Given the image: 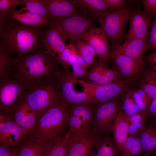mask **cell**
<instances>
[{
  "mask_svg": "<svg viewBox=\"0 0 156 156\" xmlns=\"http://www.w3.org/2000/svg\"><path fill=\"white\" fill-rule=\"evenodd\" d=\"M45 28L26 25L12 19L0 23V47L9 53L22 56L43 46Z\"/></svg>",
  "mask_w": 156,
  "mask_h": 156,
  "instance_id": "1",
  "label": "cell"
},
{
  "mask_svg": "<svg viewBox=\"0 0 156 156\" xmlns=\"http://www.w3.org/2000/svg\"><path fill=\"white\" fill-rule=\"evenodd\" d=\"M60 64L44 48L33 53L13 57L10 76L27 87L35 82L55 74Z\"/></svg>",
  "mask_w": 156,
  "mask_h": 156,
  "instance_id": "2",
  "label": "cell"
},
{
  "mask_svg": "<svg viewBox=\"0 0 156 156\" xmlns=\"http://www.w3.org/2000/svg\"><path fill=\"white\" fill-rule=\"evenodd\" d=\"M56 72L28 86L23 94L22 99L36 113L38 118L55 104L64 99L58 85Z\"/></svg>",
  "mask_w": 156,
  "mask_h": 156,
  "instance_id": "3",
  "label": "cell"
},
{
  "mask_svg": "<svg viewBox=\"0 0 156 156\" xmlns=\"http://www.w3.org/2000/svg\"><path fill=\"white\" fill-rule=\"evenodd\" d=\"M69 106L62 99L48 109L38 118L28 137L47 141L64 133L68 123Z\"/></svg>",
  "mask_w": 156,
  "mask_h": 156,
  "instance_id": "4",
  "label": "cell"
},
{
  "mask_svg": "<svg viewBox=\"0 0 156 156\" xmlns=\"http://www.w3.org/2000/svg\"><path fill=\"white\" fill-rule=\"evenodd\" d=\"M133 11L127 6L124 9L104 13L98 21L110 42V47L121 45L126 39L125 30Z\"/></svg>",
  "mask_w": 156,
  "mask_h": 156,
  "instance_id": "5",
  "label": "cell"
},
{
  "mask_svg": "<svg viewBox=\"0 0 156 156\" xmlns=\"http://www.w3.org/2000/svg\"><path fill=\"white\" fill-rule=\"evenodd\" d=\"M129 81L121 80L101 85L82 79H75L76 83L83 86V91L89 96L92 103H101L114 100L123 94L127 89Z\"/></svg>",
  "mask_w": 156,
  "mask_h": 156,
  "instance_id": "6",
  "label": "cell"
},
{
  "mask_svg": "<svg viewBox=\"0 0 156 156\" xmlns=\"http://www.w3.org/2000/svg\"><path fill=\"white\" fill-rule=\"evenodd\" d=\"M53 22L60 29L66 41L74 45L91 28L96 27L94 22L79 14L55 19Z\"/></svg>",
  "mask_w": 156,
  "mask_h": 156,
  "instance_id": "7",
  "label": "cell"
},
{
  "mask_svg": "<svg viewBox=\"0 0 156 156\" xmlns=\"http://www.w3.org/2000/svg\"><path fill=\"white\" fill-rule=\"evenodd\" d=\"M0 81L1 113L10 115L22 98L27 87L11 76Z\"/></svg>",
  "mask_w": 156,
  "mask_h": 156,
  "instance_id": "8",
  "label": "cell"
},
{
  "mask_svg": "<svg viewBox=\"0 0 156 156\" xmlns=\"http://www.w3.org/2000/svg\"><path fill=\"white\" fill-rule=\"evenodd\" d=\"M109 49L110 61L112 69L125 80L129 81L137 76L144 67L143 58H135L127 56L114 48Z\"/></svg>",
  "mask_w": 156,
  "mask_h": 156,
  "instance_id": "9",
  "label": "cell"
},
{
  "mask_svg": "<svg viewBox=\"0 0 156 156\" xmlns=\"http://www.w3.org/2000/svg\"><path fill=\"white\" fill-rule=\"evenodd\" d=\"M58 85L64 100L69 105L92 103L88 95L84 92H78L75 88V79L70 70L63 68L56 73Z\"/></svg>",
  "mask_w": 156,
  "mask_h": 156,
  "instance_id": "10",
  "label": "cell"
},
{
  "mask_svg": "<svg viewBox=\"0 0 156 156\" xmlns=\"http://www.w3.org/2000/svg\"><path fill=\"white\" fill-rule=\"evenodd\" d=\"M94 111L92 129L99 134L107 135L120 107L116 100H113L96 104Z\"/></svg>",
  "mask_w": 156,
  "mask_h": 156,
  "instance_id": "11",
  "label": "cell"
},
{
  "mask_svg": "<svg viewBox=\"0 0 156 156\" xmlns=\"http://www.w3.org/2000/svg\"><path fill=\"white\" fill-rule=\"evenodd\" d=\"M28 137L10 115L1 113L0 142L8 147L19 146Z\"/></svg>",
  "mask_w": 156,
  "mask_h": 156,
  "instance_id": "12",
  "label": "cell"
},
{
  "mask_svg": "<svg viewBox=\"0 0 156 156\" xmlns=\"http://www.w3.org/2000/svg\"><path fill=\"white\" fill-rule=\"evenodd\" d=\"M99 134L92 129L86 133L70 134L66 156H89Z\"/></svg>",
  "mask_w": 156,
  "mask_h": 156,
  "instance_id": "13",
  "label": "cell"
},
{
  "mask_svg": "<svg viewBox=\"0 0 156 156\" xmlns=\"http://www.w3.org/2000/svg\"><path fill=\"white\" fill-rule=\"evenodd\" d=\"M153 18L144 11H133L129 18V27L125 40L135 39L147 41Z\"/></svg>",
  "mask_w": 156,
  "mask_h": 156,
  "instance_id": "14",
  "label": "cell"
},
{
  "mask_svg": "<svg viewBox=\"0 0 156 156\" xmlns=\"http://www.w3.org/2000/svg\"><path fill=\"white\" fill-rule=\"evenodd\" d=\"M82 40L86 41L94 49L101 63L107 65L110 61L108 39L100 27L91 28Z\"/></svg>",
  "mask_w": 156,
  "mask_h": 156,
  "instance_id": "15",
  "label": "cell"
},
{
  "mask_svg": "<svg viewBox=\"0 0 156 156\" xmlns=\"http://www.w3.org/2000/svg\"><path fill=\"white\" fill-rule=\"evenodd\" d=\"M10 115L28 136L38 118L36 113L22 98Z\"/></svg>",
  "mask_w": 156,
  "mask_h": 156,
  "instance_id": "16",
  "label": "cell"
},
{
  "mask_svg": "<svg viewBox=\"0 0 156 156\" xmlns=\"http://www.w3.org/2000/svg\"><path fill=\"white\" fill-rule=\"evenodd\" d=\"M86 75L84 77L83 80L92 81L98 84L103 85L115 82L121 80L117 73L112 68L97 60Z\"/></svg>",
  "mask_w": 156,
  "mask_h": 156,
  "instance_id": "17",
  "label": "cell"
},
{
  "mask_svg": "<svg viewBox=\"0 0 156 156\" xmlns=\"http://www.w3.org/2000/svg\"><path fill=\"white\" fill-rule=\"evenodd\" d=\"M66 40L59 28L53 22L46 29L43 46L48 52L55 58L59 56L65 48Z\"/></svg>",
  "mask_w": 156,
  "mask_h": 156,
  "instance_id": "18",
  "label": "cell"
},
{
  "mask_svg": "<svg viewBox=\"0 0 156 156\" xmlns=\"http://www.w3.org/2000/svg\"><path fill=\"white\" fill-rule=\"evenodd\" d=\"M51 21L79 14L75 0H46Z\"/></svg>",
  "mask_w": 156,
  "mask_h": 156,
  "instance_id": "19",
  "label": "cell"
},
{
  "mask_svg": "<svg viewBox=\"0 0 156 156\" xmlns=\"http://www.w3.org/2000/svg\"><path fill=\"white\" fill-rule=\"evenodd\" d=\"M77 8L80 15L98 21L103 14L110 12L104 0H75Z\"/></svg>",
  "mask_w": 156,
  "mask_h": 156,
  "instance_id": "20",
  "label": "cell"
},
{
  "mask_svg": "<svg viewBox=\"0 0 156 156\" xmlns=\"http://www.w3.org/2000/svg\"><path fill=\"white\" fill-rule=\"evenodd\" d=\"M15 20L24 24L45 28L50 27L51 23L47 18L28 11H21L15 9L11 14L6 16L1 23L8 19Z\"/></svg>",
  "mask_w": 156,
  "mask_h": 156,
  "instance_id": "21",
  "label": "cell"
},
{
  "mask_svg": "<svg viewBox=\"0 0 156 156\" xmlns=\"http://www.w3.org/2000/svg\"><path fill=\"white\" fill-rule=\"evenodd\" d=\"M129 125L127 117L123 114L120 107L111 129L113 140L119 152L129 135Z\"/></svg>",
  "mask_w": 156,
  "mask_h": 156,
  "instance_id": "22",
  "label": "cell"
},
{
  "mask_svg": "<svg viewBox=\"0 0 156 156\" xmlns=\"http://www.w3.org/2000/svg\"><path fill=\"white\" fill-rule=\"evenodd\" d=\"M17 151L19 156H45L46 141L28 137L20 145Z\"/></svg>",
  "mask_w": 156,
  "mask_h": 156,
  "instance_id": "23",
  "label": "cell"
},
{
  "mask_svg": "<svg viewBox=\"0 0 156 156\" xmlns=\"http://www.w3.org/2000/svg\"><path fill=\"white\" fill-rule=\"evenodd\" d=\"M146 40L139 39H126L120 45L110 47L116 49L120 53L135 58H142L144 53L147 50Z\"/></svg>",
  "mask_w": 156,
  "mask_h": 156,
  "instance_id": "24",
  "label": "cell"
},
{
  "mask_svg": "<svg viewBox=\"0 0 156 156\" xmlns=\"http://www.w3.org/2000/svg\"><path fill=\"white\" fill-rule=\"evenodd\" d=\"M138 136L143 153L151 156L156 153V129L152 123L145 124Z\"/></svg>",
  "mask_w": 156,
  "mask_h": 156,
  "instance_id": "25",
  "label": "cell"
},
{
  "mask_svg": "<svg viewBox=\"0 0 156 156\" xmlns=\"http://www.w3.org/2000/svg\"><path fill=\"white\" fill-rule=\"evenodd\" d=\"M70 135L68 132L46 141L45 156H66L69 149Z\"/></svg>",
  "mask_w": 156,
  "mask_h": 156,
  "instance_id": "26",
  "label": "cell"
},
{
  "mask_svg": "<svg viewBox=\"0 0 156 156\" xmlns=\"http://www.w3.org/2000/svg\"><path fill=\"white\" fill-rule=\"evenodd\" d=\"M94 103L70 105L69 114L79 118L90 129L92 125L93 114L95 107L93 105Z\"/></svg>",
  "mask_w": 156,
  "mask_h": 156,
  "instance_id": "27",
  "label": "cell"
},
{
  "mask_svg": "<svg viewBox=\"0 0 156 156\" xmlns=\"http://www.w3.org/2000/svg\"><path fill=\"white\" fill-rule=\"evenodd\" d=\"M117 151L113 140L107 136L100 137L89 156H118Z\"/></svg>",
  "mask_w": 156,
  "mask_h": 156,
  "instance_id": "28",
  "label": "cell"
},
{
  "mask_svg": "<svg viewBox=\"0 0 156 156\" xmlns=\"http://www.w3.org/2000/svg\"><path fill=\"white\" fill-rule=\"evenodd\" d=\"M119 152L122 156H140L143 151L139 136L129 135Z\"/></svg>",
  "mask_w": 156,
  "mask_h": 156,
  "instance_id": "29",
  "label": "cell"
},
{
  "mask_svg": "<svg viewBox=\"0 0 156 156\" xmlns=\"http://www.w3.org/2000/svg\"><path fill=\"white\" fill-rule=\"evenodd\" d=\"M24 5L25 7L20 11H27L37 14L48 19L51 23L46 0H24Z\"/></svg>",
  "mask_w": 156,
  "mask_h": 156,
  "instance_id": "30",
  "label": "cell"
},
{
  "mask_svg": "<svg viewBox=\"0 0 156 156\" xmlns=\"http://www.w3.org/2000/svg\"><path fill=\"white\" fill-rule=\"evenodd\" d=\"M78 55L86 61L88 67H91L95 63V51L86 41L81 40L74 45Z\"/></svg>",
  "mask_w": 156,
  "mask_h": 156,
  "instance_id": "31",
  "label": "cell"
},
{
  "mask_svg": "<svg viewBox=\"0 0 156 156\" xmlns=\"http://www.w3.org/2000/svg\"><path fill=\"white\" fill-rule=\"evenodd\" d=\"M141 89L147 94L151 101L156 99V78L151 70L145 75L141 83Z\"/></svg>",
  "mask_w": 156,
  "mask_h": 156,
  "instance_id": "32",
  "label": "cell"
},
{
  "mask_svg": "<svg viewBox=\"0 0 156 156\" xmlns=\"http://www.w3.org/2000/svg\"><path fill=\"white\" fill-rule=\"evenodd\" d=\"M124 96L121 109L125 116L129 117L142 113L130 91Z\"/></svg>",
  "mask_w": 156,
  "mask_h": 156,
  "instance_id": "33",
  "label": "cell"
},
{
  "mask_svg": "<svg viewBox=\"0 0 156 156\" xmlns=\"http://www.w3.org/2000/svg\"><path fill=\"white\" fill-rule=\"evenodd\" d=\"M13 57L4 48L0 47V80L10 76Z\"/></svg>",
  "mask_w": 156,
  "mask_h": 156,
  "instance_id": "34",
  "label": "cell"
},
{
  "mask_svg": "<svg viewBox=\"0 0 156 156\" xmlns=\"http://www.w3.org/2000/svg\"><path fill=\"white\" fill-rule=\"evenodd\" d=\"M130 92L141 113L146 114L147 109L151 102L147 94L142 89Z\"/></svg>",
  "mask_w": 156,
  "mask_h": 156,
  "instance_id": "35",
  "label": "cell"
},
{
  "mask_svg": "<svg viewBox=\"0 0 156 156\" xmlns=\"http://www.w3.org/2000/svg\"><path fill=\"white\" fill-rule=\"evenodd\" d=\"M24 0H0V21L11 14L17 7L24 4Z\"/></svg>",
  "mask_w": 156,
  "mask_h": 156,
  "instance_id": "36",
  "label": "cell"
},
{
  "mask_svg": "<svg viewBox=\"0 0 156 156\" xmlns=\"http://www.w3.org/2000/svg\"><path fill=\"white\" fill-rule=\"evenodd\" d=\"M77 52L74 45L69 44L67 45L64 51L60 55L55 58L66 70H69L66 63L69 56L72 54Z\"/></svg>",
  "mask_w": 156,
  "mask_h": 156,
  "instance_id": "37",
  "label": "cell"
},
{
  "mask_svg": "<svg viewBox=\"0 0 156 156\" xmlns=\"http://www.w3.org/2000/svg\"><path fill=\"white\" fill-rule=\"evenodd\" d=\"M71 66L73 68L72 74L76 78L84 77L88 73V66L85 62H75Z\"/></svg>",
  "mask_w": 156,
  "mask_h": 156,
  "instance_id": "38",
  "label": "cell"
},
{
  "mask_svg": "<svg viewBox=\"0 0 156 156\" xmlns=\"http://www.w3.org/2000/svg\"><path fill=\"white\" fill-rule=\"evenodd\" d=\"M147 44V50L156 52V15L153 17Z\"/></svg>",
  "mask_w": 156,
  "mask_h": 156,
  "instance_id": "39",
  "label": "cell"
},
{
  "mask_svg": "<svg viewBox=\"0 0 156 156\" xmlns=\"http://www.w3.org/2000/svg\"><path fill=\"white\" fill-rule=\"evenodd\" d=\"M107 8L110 12L120 10L126 7V0H104Z\"/></svg>",
  "mask_w": 156,
  "mask_h": 156,
  "instance_id": "40",
  "label": "cell"
},
{
  "mask_svg": "<svg viewBox=\"0 0 156 156\" xmlns=\"http://www.w3.org/2000/svg\"><path fill=\"white\" fill-rule=\"evenodd\" d=\"M144 11L153 17L156 15V0H142Z\"/></svg>",
  "mask_w": 156,
  "mask_h": 156,
  "instance_id": "41",
  "label": "cell"
},
{
  "mask_svg": "<svg viewBox=\"0 0 156 156\" xmlns=\"http://www.w3.org/2000/svg\"><path fill=\"white\" fill-rule=\"evenodd\" d=\"M145 121L138 123L129 124L128 132L129 135H138L145 125Z\"/></svg>",
  "mask_w": 156,
  "mask_h": 156,
  "instance_id": "42",
  "label": "cell"
},
{
  "mask_svg": "<svg viewBox=\"0 0 156 156\" xmlns=\"http://www.w3.org/2000/svg\"><path fill=\"white\" fill-rule=\"evenodd\" d=\"M146 114L147 117L148 116L152 120L156 118V99L151 102L147 109Z\"/></svg>",
  "mask_w": 156,
  "mask_h": 156,
  "instance_id": "43",
  "label": "cell"
},
{
  "mask_svg": "<svg viewBox=\"0 0 156 156\" xmlns=\"http://www.w3.org/2000/svg\"><path fill=\"white\" fill-rule=\"evenodd\" d=\"M151 70L156 71V52L149 54L146 57Z\"/></svg>",
  "mask_w": 156,
  "mask_h": 156,
  "instance_id": "44",
  "label": "cell"
},
{
  "mask_svg": "<svg viewBox=\"0 0 156 156\" xmlns=\"http://www.w3.org/2000/svg\"><path fill=\"white\" fill-rule=\"evenodd\" d=\"M8 148V147L1 145L0 156H11L13 149H10Z\"/></svg>",
  "mask_w": 156,
  "mask_h": 156,
  "instance_id": "45",
  "label": "cell"
},
{
  "mask_svg": "<svg viewBox=\"0 0 156 156\" xmlns=\"http://www.w3.org/2000/svg\"><path fill=\"white\" fill-rule=\"evenodd\" d=\"M78 56L77 52L71 54L68 58L66 63L67 66L68 65H72L75 61Z\"/></svg>",
  "mask_w": 156,
  "mask_h": 156,
  "instance_id": "46",
  "label": "cell"
},
{
  "mask_svg": "<svg viewBox=\"0 0 156 156\" xmlns=\"http://www.w3.org/2000/svg\"><path fill=\"white\" fill-rule=\"evenodd\" d=\"M11 156H19L17 151L13 149Z\"/></svg>",
  "mask_w": 156,
  "mask_h": 156,
  "instance_id": "47",
  "label": "cell"
},
{
  "mask_svg": "<svg viewBox=\"0 0 156 156\" xmlns=\"http://www.w3.org/2000/svg\"><path fill=\"white\" fill-rule=\"evenodd\" d=\"M152 123L156 129V118L153 120V122Z\"/></svg>",
  "mask_w": 156,
  "mask_h": 156,
  "instance_id": "48",
  "label": "cell"
},
{
  "mask_svg": "<svg viewBox=\"0 0 156 156\" xmlns=\"http://www.w3.org/2000/svg\"><path fill=\"white\" fill-rule=\"evenodd\" d=\"M154 76L156 78V71H153L152 70H151Z\"/></svg>",
  "mask_w": 156,
  "mask_h": 156,
  "instance_id": "49",
  "label": "cell"
},
{
  "mask_svg": "<svg viewBox=\"0 0 156 156\" xmlns=\"http://www.w3.org/2000/svg\"><path fill=\"white\" fill-rule=\"evenodd\" d=\"M140 156H150L146 154L143 153Z\"/></svg>",
  "mask_w": 156,
  "mask_h": 156,
  "instance_id": "50",
  "label": "cell"
},
{
  "mask_svg": "<svg viewBox=\"0 0 156 156\" xmlns=\"http://www.w3.org/2000/svg\"><path fill=\"white\" fill-rule=\"evenodd\" d=\"M155 156H156V153Z\"/></svg>",
  "mask_w": 156,
  "mask_h": 156,
  "instance_id": "51",
  "label": "cell"
}]
</instances>
